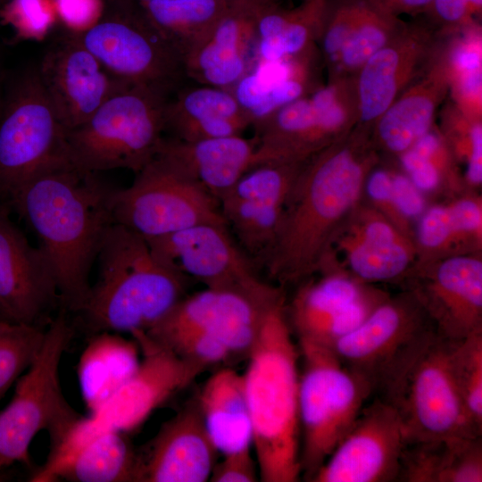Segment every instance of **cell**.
Here are the masks:
<instances>
[{
    "label": "cell",
    "mask_w": 482,
    "mask_h": 482,
    "mask_svg": "<svg viewBox=\"0 0 482 482\" xmlns=\"http://www.w3.org/2000/svg\"><path fill=\"white\" fill-rule=\"evenodd\" d=\"M378 164L370 128L361 125L304 162L263 262L272 279L299 284L322 269Z\"/></svg>",
    "instance_id": "cell-1"
},
{
    "label": "cell",
    "mask_w": 482,
    "mask_h": 482,
    "mask_svg": "<svg viewBox=\"0 0 482 482\" xmlns=\"http://www.w3.org/2000/svg\"><path fill=\"white\" fill-rule=\"evenodd\" d=\"M98 175L67 160L28 182L9 204L37 236L67 312L76 313L87 299L92 266L114 223L115 188Z\"/></svg>",
    "instance_id": "cell-2"
},
{
    "label": "cell",
    "mask_w": 482,
    "mask_h": 482,
    "mask_svg": "<svg viewBox=\"0 0 482 482\" xmlns=\"http://www.w3.org/2000/svg\"><path fill=\"white\" fill-rule=\"evenodd\" d=\"M243 374L253 445L263 482H295L301 475L298 410L299 348L285 296L266 311Z\"/></svg>",
    "instance_id": "cell-3"
},
{
    "label": "cell",
    "mask_w": 482,
    "mask_h": 482,
    "mask_svg": "<svg viewBox=\"0 0 482 482\" xmlns=\"http://www.w3.org/2000/svg\"><path fill=\"white\" fill-rule=\"evenodd\" d=\"M97 260L98 279L76 312L92 335L147 331L185 296L188 278L123 225L108 228Z\"/></svg>",
    "instance_id": "cell-4"
},
{
    "label": "cell",
    "mask_w": 482,
    "mask_h": 482,
    "mask_svg": "<svg viewBox=\"0 0 482 482\" xmlns=\"http://www.w3.org/2000/svg\"><path fill=\"white\" fill-rule=\"evenodd\" d=\"M169 98L122 83L86 122L66 131L70 161L87 172L125 169L137 173L157 153Z\"/></svg>",
    "instance_id": "cell-5"
},
{
    "label": "cell",
    "mask_w": 482,
    "mask_h": 482,
    "mask_svg": "<svg viewBox=\"0 0 482 482\" xmlns=\"http://www.w3.org/2000/svg\"><path fill=\"white\" fill-rule=\"evenodd\" d=\"M449 352L450 340L434 333L396 364L376 391L399 417L405 443L481 436L461 403Z\"/></svg>",
    "instance_id": "cell-6"
},
{
    "label": "cell",
    "mask_w": 482,
    "mask_h": 482,
    "mask_svg": "<svg viewBox=\"0 0 482 482\" xmlns=\"http://www.w3.org/2000/svg\"><path fill=\"white\" fill-rule=\"evenodd\" d=\"M73 336L74 328L62 309L47 324L34 360L0 411V471L15 462L29 466V445L38 432L49 433L51 448L81 417L64 398L59 378L60 362Z\"/></svg>",
    "instance_id": "cell-7"
},
{
    "label": "cell",
    "mask_w": 482,
    "mask_h": 482,
    "mask_svg": "<svg viewBox=\"0 0 482 482\" xmlns=\"http://www.w3.org/2000/svg\"><path fill=\"white\" fill-rule=\"evenodd\" d=\"M298 410L301 474L311 481L351 428L372 385L346 368L331 348L299 341Z\"/></svg>",
    "instance_id": "cell-8"
},
{
    "label": "cell",
    "mask_w": 482,
    "mask_h": 482,
    "mask_svg": "<svg viewBox=\"0 0 482 482\" xmlns=\"http://www.w3.org/2000/svg\"><path fill=\"white\" fill-rule=\"evenodd\" d=\"M65 135L37 70L14 81L0 105V204L9 206L28 182L70 160Z\"/></svg>",
    "instance_id": "cell-9"
},
{
    "label": "cell",
    "mask_w": 482,
    "mask_h": 482,
    "mask_svg": "<svg viewBox=\"0 0 482 482\" xmlns=\"http://www.w3.org/2000/svg\"><path fill=\"white\" fill-rule=\"evenodd\" d=\"M142 354L131 377L89 417H80L61 443L71 454L99 433L131 432L160 406L188 386L207 368L180 357L151 339L145 331L131 334Z\"/></svg>",
    "instance_id": "cell-10"
},
{
    "label": "cell",
    "mask_w": 482,
    "mask_h": 482,
    "mask_svg": "<svg viewBox=\"0 0 482 482\" xmlns=\"http://www.w3.org/2000/svg\"><path fill=\"white\" fill-rule=\"evenodd\" d=\"M140 7V5H139ZM116 79L169 96L187 76L185 62L143 10L102 16L72 34Z\"/></svg>",
    "instance_id": "cell-11"
},
{
    "label": "cell",
    "mask_w": 482,
    "mask_h": 482,
    "mask_svg": "<svg viewBox=\"0 0 482 482\" xmlns=\"http://www.w3.org/2000/svg\"><path fill=\"white\" fill-rule=\"evenodd\" d=\"M136 174L129 187L112 194L114 223L145 238L201 223L226 224L219 202L162 159L154 156Z\"/></svg>",
    "instance_id": "cell-12"
},
{
    "label": "cell",
    "mask_w": 482,
    "mask_h": 482,
    "mask_svg": "<svg viewBox=\"0 0 482 482\" xmlns=\"http://www.w3.org/2000/svg\"><path fill=\"white\" fill-rule=\"evenodd\" d=\"M434 333L420 303L411 291L402 289L379 303L331 349L342 364L369 381L376 392L395 366Z\"/></svg>",
    "instance_id": "cell-13"
},
{
    "label": "cell",
    "mask_w": 482,
    "mask_h": 482,
    "mask_svg": "<svg viewBox=\"0 0 482 482\" xmlns=\"http://www.w3.org/2000/svg\"><path fill=\"white\" fill-rule=\"evenodd\" d=\"M389 295L329 261L320 272L299 283L286 312L298 341L331 348Z\"/></svg>",
    "instance_id": "cell-14"
},
{
    "label": "cell",
    "mask_w": 482,
    "mask_h": 482,
    "mask_svg": "<svg viewBox=\"0 0 482 482\" xmlns=\"http://www.w3.org/2000/svg\"><path fill=\"white\" fill-rule=\"evenodd\" d=\"M145 239L160 260L205 287L252 294H266L276 287L256 275L255 264L234 241L224 223L196 224Z\"/></svg>",
    "instance_id": "cell-15"
},
{
    "label": "cell",
    "mask_w": 482,
    "mask_h": 482,
    "mask_svg": "<svg viewBox=\"0 0 482 482\" xmlns=\"http://www.w3.org/2000/svg\"><path fill=\"white\" fill-rule=\"evenodd\" d=\"M398 285L415 295L441 337L482 330V253L414 262Z\"/></svg>",
    "instance_id": "cell-16"
},
{
    "label": "cell",
    "mask_w": 482,
    "mask_h": 482,
    "mask_svg": "<svg viewBox=\"0 0 482 482\" xmlns=\"http://www.w3.org/2000/svg\"><path fill=\"white\" fill-rule=\"evenodd\" d=\"M344 96L330 105L312 96L288 103L258 124L252 166L302 163L345 137L358 123V104Z\"/></svg>",
    "instance_id": "cell-17"
},
{
    "label": "cell",
    "mask_w": 482,
    "mask_h": 482,
    "mask_svg": "<svg viewBox=\"0 0 482 482\" xmlns=\"http://www.w3.org/2000/svg\"><path fill=\"white\" fill-rule=\"evenodd\" d=\"M284 297L281 287L266 294L208 288L184 296L145 334L158 337L179 331H199L218 338L231 355H248L263 316Z\"/></svg>",
    "instance_id": "cell-18"
},
{
    "label": "cell",
    "mask_w": 482,
    "mask_h": 482,
    "mask_svg": "<svg viewBox=\"0 0 482 482\" xmlns=\"http://www.w3.org/2000/svg\"><path fill=\"white\" fill-rule=\"evenodd\" d=\"M303 163L251 167L220 201L228 229L254 264H263L273 245L287 200Z\"/></svg>",
    "instance_id": "cell-19"
},
{
    "label": "cell",
    "mask_w": 482,
    "mask_h": 482,
    "mask_svg": "<svg viewBox=\"0 0 482 482\" xmlns=\"http://www.w3.org/2000/svg\"><path fill=\"white\" fill-rule=\"evenodd\" d=\"M405 437L395 411L381 397L365 404L311 481H397Z\"/></svg>",
    "instance_id": "cell-20"
},
{
    "label": "cell",
    "mask_w": 482,
    "mask_h": 482,
    "mask_svg": "<svg viewBox=\"0 0 482 482\" xmlns=\"http://www.w3.org/2000/svg\"><path fill=\"white\" fill-rule=\"evenodd\" d=\"M11 211L0 204V317L46 328L60 305L55 279L42 250L12 220Z\"/></svg>",
    "instance_id": "cell-21"
},
{
    "label": "cell",
    "mask_w": 482,
    "mask_h": 482,
    "mask_svg": "<svg viewBox=\"0 0 482 482\" xmlns=\"http://www.w3.org/2000/svg\"><path fill=\"white\" fill-rule=\"evenodd\" d=\"M330 259L363 283L399 284L416 250L411 238L363 198L337 237Z\"/></svg>",
    "instance_id": "cell-22"
},
{
    "label": "cell",
    "mask_w": 482,
    "mask_h": 482,
    "mask_svg": "<svg viewBox=\"0 0 482 482\" xmlns=\"http://www.w3.org/2000/svg\"><path fill=\"white\" fill-rule=\"evenodd\" d=\"M37 72L66 131L86 122L123 83L113 78L72 34L47 49Z\"/></svg>",
    "instance_id": "cell-23"
},
{
    "label": "cell",
    "mask_w": 482,
    "mask_h": 482,
    "mask_svg": "<svg viewBox=\"0 0 482 482\" xmlns=\"http://www.w3.org/2000/svg\"><path fill=\"white\" fill-rule=\"evenodd\" d=\"M218 453L193 401L137 450L134 482L207 481Z\"/></svg>",
    "instance_id": "cell-24"
},
{
    "label": "cell",
    "mask_w": 482,
    "mask_h": 482,
    "mask_svg": "<svg viewBox=\"0 0 482 482\" xmlns=\"http://www.w3.org/2000/svg\"><path fill=\"white\" fill-rule=\"evenodd\" d=\"M428 32L420 26L403 29L358 71V124L371 127L414 77L428 49Z\"/></svg>",
    "instance_id": "cell-25"
},
{
    "label": "cell",
    "mask_w": 482,
    "mask_h": 482,
    "mask_svg": "<svg viewBox=\"0 0 482 482\" xmlns=\"http://www.w3.org/2000/svg\"><path fill=\"white\" fill-rule=\"evenodd\" d=\"M255 139L241 135L198 140L162 137L155 156L193 181L219 204L252 166Z\"/></svg>",
    "instance_id": "cell-26"
},
{
    "label": "cell",
    "mask_w": 482,
    "mask_h": 482,
    "mask_svg": "<svg viewBox=\"0 0 482 482\" xmlns=\"http://www.w3.org/2000/svg\"><path fill=\"white\" fill-rule=\"evenodd\" d=\"M417 263L482 253V199L467 191L429 204L414 227Z\"/></svg>",
    "instance_id": "cell-27"
},
{
    "label": "cell",
    "mask_w": 482,
    "mask_h": 482,
    "mask_svg": "<svg viewBox=\"0 0 482 482\" xmlns=\"http://www.w3.org/2000/svg\"><path fill=\"white\" fill-rule=\"evenodd\" d=\"M449 87L445 62L419 83L403 91L375 121L371 138L376 149L399 156L426 134Z\"/></svg>",
    "instance_id": "cell-28"
},
{
    "label": "cell",
    "mask_w": 482,
    "mask_h": 482,
    "mask_svg": "<svg viewBox=\"0 0 482 482\" xmlns=\"http://www.w3.org/2000/svg\"><path fill=\"white\" fill-rule=\"evenodd\" d=\"M397 481L481 482V436L405 443Z\"/></svg>",
    "instance_id": "cell-29"
},
{
    "label": "cell",
    "mask_w": 482,
    "mask_h": 482,
    "mask_svg": "<svg viewBox=\"0 0 482 482\" xmlns=\"http://www.w3.org/2000/svg\"><path fill=\"white\" fill-rule=\"evenodd\" d=\"M195 401L219 453L251 448L253 430L243 375L229 368L218 370L205 381Z\"/></svg>",
    "instance_id": "cell-30"
},
{
    "label": "cell",
    "mask_w": 482,
    "mask_h": 482,
    "mask_svg": "<svg viewBox=\"0 0 482 482\" xmlns=\"http://www.w3.org/2000/svg\"><path fill=\"white\" fill-rule=\"evenodd\" d=\"M137 450L119 431L97 434L51 469L33 473L32 482H134Z\"/></svg>",
    "instance_id": "cell-31"
},
{
    "label": "cell",
    "mask_w": 482,
    "mask_h": 482,
    "mask_svg": "<svg viewBox=\"0 0 482 482\" xmlns=\"http://www.w3.org/2000/svg\"><path fill=\"white\" fill-rule=\"evenodd\" d=\"M78 366L83 400L90 413L104 405L139 365V347L119 333L93 334Z\"/></svg>",
    "instance_id": "cell-32"
},
{
    "label": "cell",
    "mask_w": 482,
    "mask_h": 482,
    "mask_svg": "<svg viewBox=\"0 0 482 482\" xmlns=\"http://www.w3.org/2000/svg\"><path fill=\"white\" fill-rule=\"evenodd\" d=\"M242 0L137 2L151 23L184 62L211 37L220 21Z\"/></svg>",
    "instance_id": "cell-33"
},
{
    "label": "cell",
    "mask_w": 482,
    "mask_h": 482,
    "mask_svg": "<svg viewBox=\"0 0 482 482\" xmlns=\"http://www.w3.org/2000/svg\"><path fill=\"white\" fill-rule=\"evenodd\" d=\"M398 159L401 170L429 204L446 201L470 190L442 133L434 127Z\"/></svg>",
    "instance_id": "cell-34"
},
{
    "label": "cell",
    "mask_w": 482,
    "mask_h": 482,
    "mask_svg": "<svg viewBox=\"0 0 482 482\" xmlns=\"http://www.w3.org/2000/svg\"><path fill=\"white\" fill-rule=\"evenodd\" d=\"M216 119H229L251 125L233 94L218 87L181 90L169 98L165 112V131L172 137L189 140L201 125Z\"/></svg>",
    "instance_id": "cell-35"
},
{
    "label": "cell",
    "mask_w": 482,
    "mask_h": 482,
    "mask_svg": "<svg viewBox=\"0 0 482 482\" xmlns=\"http://www.w3.org/2000/svg\"><path fill=\"white\" fill-rule=\"evenodd\" d=\"M404 26L375 0H357L353 27L334 65L341 71H355L385 46Z\"/></svg>",
    "instance_id": "cell-36"
},
{
    "label": "cell",
    "mask_w": 482,
    "mask_h": 482,
    "mask_svg": "<svg viewBox=\"0 0 482 482\" xmlns=\"http://www.w3.org/2000/svg\"><path fill=\"white\" fill-rule=\"evenodd\" d=\"M328 0H303L293 9H282V29L270 38L258 40L260 61H278L309 52L320 37Z\"/></svg>",
    "instance_id": "cell-37"
},
{
    "label": "cell",
    "mask_w": 482,
    "mask_h": 482,
    "mask_svg": "<svg viewBox=\"0 0 482 482\" xmlns=\"http://www.w3.org/2000/svg\"><path fill=\"white\" fill-rule=\"evenodd\" d=\"M450 367L465 412L482 433V330L450 340Z\"/></svg>",
    "instance_id": "cell-38"
},
{
    "label": "cell",
    "mask_w": 482,
    "mask_h": 482,
    "mask_svg": "<svg viewBox=\"0 0 482 482\" xmlns=\"http://www.w3.org/2000/svg\"><path fill=\"white\" fill-rule=\"evenodd\" d=\"M45 330L0 320V401L34 360Z\"/></svg>",
    "instance_id": "cell-39"
},
{
    "label": "cell",
    "mask_w": 482,
    "mask_h": 482,
    "mask_svg": "<svg viewBox=\"0 0 482 482\" xmlns=\"http://www.w3.org/2000/svg\"><path fill=\"white\" fill-rule=\"evenodd\" d=\"M245 54L208 40L185 61L187 76L214 87L237 82L246 71Z\"/></svg>",
    "instance_id": "cell-40"
},
{
    "label": "cell",
    "mask_w": 482,
    "mask_h": 482,
    "mask_svg": "<svg viewBox=\"0 0 482 482\" xmlns=\"http://www.w3.org/2000/svg\"><path fill=\"white\" fill-rule=\"evenodd\" d=\"M54 0H6L0 6V21L11 27L15 39H38L54 22Z\"/></svg>",
    "instance_id": "cell-41"
},
{
    "label": "cell",
    "mask_w": 482,
    "mask_h": 482,
    "mask_svg": "<svg viewBox=\"0 0 482 482\" xmlns=\"http://www.w3.org/2000/svg\"><path fill=\"white\" fill-rule=\"evenodd\" d=\"M363 198L400 231L413 240L414 228L402 215L395 201L392 169L375 166L364 186Z\"/></svg>",
    "instance_id": "cell-42"
},
{
    "label": "cell",
    "mask_w": 482,
    "mask_h": 482,
    "mask_svg": "<svg viewBox=\"0 0 482 482\" xmlns=\"http://www.w3.org/2000/svg\"><path fill=\"white\" fill-rule=\"evenodd\" d=\"M259 478L256 460L251 448L223 454L215 463L210 481L212 482H253Z\"/></svg>",
    "instance_id": "cell-43"
},
{
    "label": "cell",
    "mask_w": 482,
    "mask_h": 482,
    "mask_svg": "<svg viewBox=\"0 0 482 482\" xmlns=\"http://www.w3.org/2000/svg\"><path fill=\"white\" fill-rule=\"evenodd\" d=\"M474 22L468 28V34L457 42L449 54L445 64L448 75L469 73L482 70L481 37Z\"/></svg>",
    "instance_id": "cell-44"
},
{
    "label": "cell",
    "mask_w": 482,
    "mask_h": 482,
    "mask_svg": "<svg viewBox=\"0 0 482 482\" xmlns=\"http://www.w3.org/2000/svg\"><path fill=\"white\" fill-rule=\"evenodd\" d=\"M57 15L75 31L95 23L102 15L100 0H54Z\"/></svg>",
    "instance_id": "cell-45"
},
{
    "label": "cell",
    "mask_w": 482,
    "mask_h": 482,
    "mask_svg": "<svg viewBox=\"0 0 482 482\" xmlns=\"http://www.w3.org/2000/svg\"><path fill=\"white\" fill-rule=\"evenodd\" d=\"M425 12L448 28H463L474 22L467 0H433Z\"/></svg>",
    "instance_id": "cell-46"
},
{
    "label": "cell",
    "mask_w": 482,
    "mask_h": 482,
    "mask_svg": "<svg viewBox=\"0 0 482 482\" xmlns=\"http://www.w3.org/2000/svg\"><path fill=\"white\" fill-rule=\"evenodd\" d=\"M464 180L469 189L478 191L482 184V124L476 120L470 127V147L466 158Z\"/></svg>",
    "instance_id": "cell-47"
},
{
    "label": "cell",
    "mask_w": 482,
    "mask_h": 482,
    "mask_svg": "<svg viewBox=\"0 0 482 482\" xmlns=\"http://www.w3.org/2000/svg\"><path fill=\"white\" fill-rule=\"evenodd\" d=\"M392 14L418 13L426 11L433 0H375Z\"/></svg>",
    "instance_id": "cell-48"
},
{
    "label": "cell",
    "mask_w": 482,
    "mask_h": 482,
    "mask_svg": "<svg viewBox=\"0 0 482 482\" xmlns=\"http://www.w3.org/2000/svg\"><path fill=\"white\" fill-rule=\"evenodd\" d=\"M469 11L472 17L480 16L482 12V0H467Z\"/></svg>",
    "instance_id": "cell-49"
},
{
    "label": "cell",
    "mask_w": 482,
    "mask_h": 482,
    "mask_svg": "<svg viewBox=\"0 0 482 482\" xmlns=\"http://www.w3.org/2000/svg\"><path fill=\"white\" fill-rule=\"evenodd\" d=\"M137 1H139V2H151V1H168V0H137ZM274 1H278V0H274Z\"/></svg>",
    "instance_id": "cell-50"
},
{
    "label": "cell",
    "mask_w": 482,
    "mask_h": 482,
    "mask_svg": "<svg viewBox=\"0 0 482 482\" xmlns=\"http://www.w3.org/2000/svg\"><path fill=\"white\" fill-rule=\"evenodd\" d=\"M1 480H4V476L2 475V473L0 472V481Z\"/></svg>",
    "instance_id": "cell-51"
},
{
    "label": "cell",
    "mask_w": 482,
    "mask_h": 482,
    "mask_svg": "<svg viewBox=\"0 0 482 482\" xmlns=\"http://www.w3.org/2000/svg\"><path fill=\"white\" fill-rule=\"evenodd\" d=\"M6 0H0V6L5 2Z\"/></svg>",
    "instance_id": "cell-52"
},
{
    "label": "cell",
    "mask_w": 482,
    "mask_h": 482,
    "mask_svg": "<svg viewBox=\"0 0 482 482\" xmlns=\"http://www.w3.org/2000/svg\"><path fill=\"white\" fill-rule=\"evenodd\" d=\"M2 98H3V97H1V96H0V105H1Z\"/></svg>",
    "instance_id": "cell-53"
},
{
    "label": "cell",
    "mask_w": 482,
    "mask_h": 482,
    "mask_svg": "<svg viewBox=\"0 0 482 482\" xmlns=\"http://www.w3.org/2000/svg\"><path fill=\"white\" fill-rule=\"evenodd\" d=\"M0 320H3V319L0 317Z\"/></svg>",
    "instance_id": "cell-54"
},
{
    "label": "cell",
    "mask_w": 482,
    "mask_h": 482,
    "mask_svg": "<svg viewBox=\"0 0 482 482\" xmlns=\"http://www.w3.org/2000/svg\"><path fill=\"white\" fill-rule=\"evenodd\" d=\"M1 472V471H0Z\"/></svg>",
    "instance_id": "cell-55"
}]
</instances>
